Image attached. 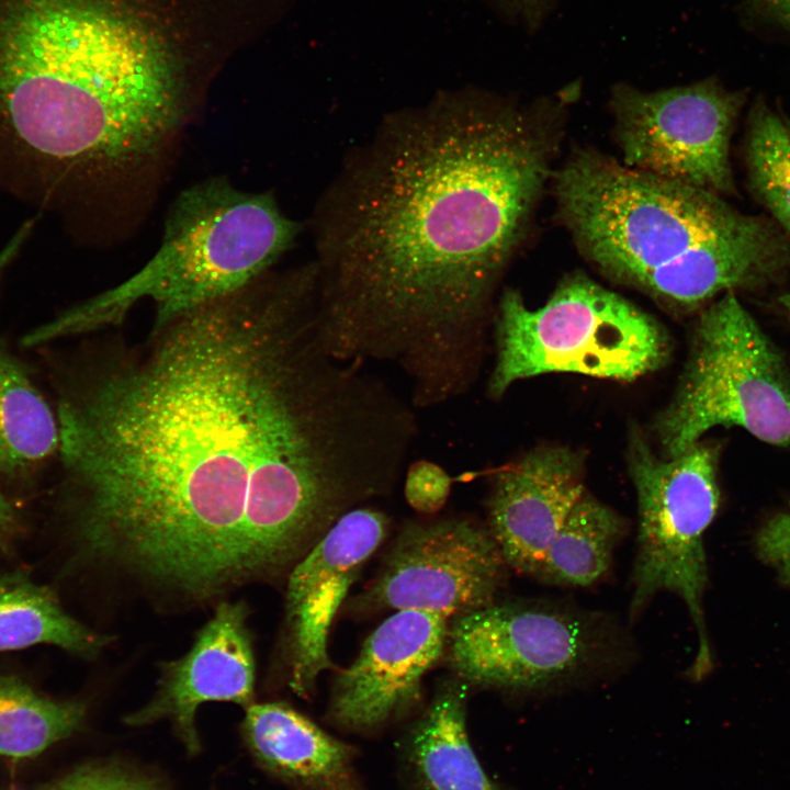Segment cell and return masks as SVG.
<instances>
[{
    "label": "cell",
    "instance_id": "cell-1",
    "mask_svg": "<svg viewBox=\"0 0 790 790\" xmlns=\"http://www.w3.org/2000/svg\"><path fill=\"white\" fill-rule=\"evenodd\" d=\"M57 419L77 554L184 605L291 571L393 492L418 435L406 397L330 353L287 278L154 327Z\"/></svg>",
    "mask_w": 790,
    "mask_h": 790
},
{
    "label": "cell",
    "instance_id": "cell-2",
    "mask_svg": "<svg viewBox=\"0 0 790 790\" xmlns=\"http://www.w3.org/2000/svg\"><path fill=\"white\" fill-rule=\"evenodd\" d=\"M555 143L534 113L482 97L390 116L320 213L316 301L330 353L398 369L416 409L464 396Z\"/></svg>",
    "mask_w": 790,
    "mask_h": 790
},
{
    "label": "cell",
    "instance_id": "cell-3",
    "mask_svg": "<svg viewBox=\"0 0 790 790\" xmlns=\"http://www.w3.org/2000/svg\"><path fill=\"white\" fill-rule=\"evenodd\" d=\"M0 114L61 165L150 155L183 115L165 55L100 0H0Z\"/></svg>",
    "mask_w": 790,
    "mask_h": 790
},
{
    "label": "cell",
    "instance_id": "cell-4",
    "mask_svg": "<svg viewBox=\"0 0 790 790\" xmlns=\"http://www.w3.org/2000/svg\"><path fill=\"white\" fill-rule=\"evenodd\" d=\"M555 195L592 264L677 309L758 286L785 263V244L764 221L594 150H577L555 173Z\"/></svg>",
    "mask_w": 790,
    "mask_h": 790
},
{
    "label": "cell",
    "instance_id": "cell-5",
    "mask_svg": "<svg viewBox=\"0 0 790 790\" xmlns=\"http://www.w3.org/2000/svg\"><path fill=\"white\" fill-rule=\"evenodd\" d=\"M298 225L270 194L222 180L185 190L166 222L159 249L135 274L34 329L41 345L121 320L138 302L156 308L154 327L251 284L285 252Z\"/></svg>",
    "mask_w": 790,
    "mask_h": 790
},
{
    "label": "cell",
    "instance_id": "cell-6",
    "mask_svg": "<svg viewBox=\"0 0 790 790\" xmlns=\"http://www.w3.org/2000/svg\"><path fill=\"white\" fill-rule=\"evenodd\" d=\"M494 326L492 398L519 380L552 372L633 381L663 366L669 354L668 337L652 316L578 273L537 309L506 290Z\"/></svg>",
    "mask_w": 790,
    "mask_h": 790
},
{
    "label": "cell",
    "instance_id": "cell-7",
    "mask_svg": "<svg viewBox=\"0 0 790 790\" xmlns=\"http://www.w3.org/2000/svg\"><path fill=\"white\" fill-rule=\"evenodd\" d=\"M714 427L790 447V372L734 292L696 323L676 393L655 424L663 456L682 453Z\"/></svg>",
    "mask_w": 790,
    "mask_h": 790
},
{
    "label": "cell",
    "instance_id": "cell-8",
    "mask_svg": "<svg viewBox=\"0 0 790 790\" xmlns=\"http://www.w3.org/2000/svg\"><path fill=\"white\" fill-rule=\"evenodd\" d=\"M628 459L639 521L630 613H640L662 591L680 597L698 639L691 676L701 678L711 668L703 611L708 583L703 538L720 501L716 449L698 441L676 456L658 458L633 431Z\"/></svg>",
    "mask_w": 790,
    "mask_h": 790
},
{
    "label": "cell",
    "instance_id": "cell-9",
    "mask_svg": "<svg viewBox=\"0 0 790 790\" xmlns=\"http://www.w3.org/2000/svg\"><path fill=\"white\" fill-rule=\"evenodd\" d=\"M596 616L546 602H494L450 620L444 655L464 684L533 692L588 676L612 658Z\"/></svg>",
    "mask_w": 790,
    "mask_h": 790
},
{
    "label": "cell",
    "instance_id": "cell-10",
    "mask_svg": "<svg viewBox=\"0 0 790 790\" xmlns=\"http://www.w3.org/2000/svg\"><path fill=\"white\" fill-rule=\"evenodd\" d=\"M611 103L624 166L719 195L732 192L737 97L703 81L652 92L621 86Z\"/></svg>",
    "mask_w": 790,
    "mask_h": 790
},
{
    "label": "cell",
    "instance_id": "cell-11",
    "mask_svg": "<svg viewBox=\"0 0 790 790\" xmlns=\"http://www.w3.org/2000/svg\"><path fill=\"white\" fill-rule=\"evenodd\" d=\"M506 567L487 527L473 519L411 521L353 608L361 613L420 610L452 620L496 602Z\"/></svg>",
    "mask_w": 790,
    "mask_h": 790
},
{
    "label": "cell",
    "instance_id": "cell-12",
    "mask_svg": "<svg viewBox=\"0 0 790 790\" xmlns=\"http://www.w3.org/2000/svg\"><path fill=\"white\" fill-rule=\"evenodd\" d=\"M388 531L387 516L359 506L346 512L292 567L285 602L290 687L309 697L332 667L328 636L332 621L365 562Z\"/></svg>",
    "mask_w": 790,
    "mask_h": 790
},
{
    "label": "cell",
    "instance_id": "cell-13",
    "mask_svg": "<svg viewBox=\"0 0 790 790\" xmlns=\"http://www.w3.org/2000/svg\"><path fill=\"white\" fill-rule=\"evenodd\" d=\"M449 624L435 612L394 611L335 678L328 719L368 733L408 714L421 700L425 675L444 656Z\"/></svg>",
    "mask_w": 790,
    "mask_h": 790
},
{
    "label": "cell",
    "instance_id": "cell-14",
    "mask_svg": "<svg viewBox=\"0 0 790 790\" xmlns=\"http://www.w3.org/2000/svg\"><path fill=\"white\" fill-rule=\"evenodd\" d=\"M246 606L221 602L181 658L166 663L155 696L125 718L132 726L169 720L190 754L200 751L198 708L212 701L253 704L255 658Z\"/></svg>",
    "mask_w": 790,
    "mask_h": 790
},
{
    "label": "cell",
    "instance_id": "cell-15",
    "mask_svg": "<svg viewBox=\"0 0 790 790\" xmlns=\"http://www.w3.org/2000/svg\"><path fill=\"white\" fill-rule=\"evenodd\" d=\"M586 492L583 463L564 448L535 450L495 471L486 501L487 529L507 566L534 577Z\"/></svg>",
    "mask_w": 790,
    "mask_h": 790
},
{
    "label": "cell",
    "instance_id": "cell-16",
    "mask_svg": "<svg viewBox=\"0 0 790 790\" xmlns=\"http://www.w3.org/2000/svg\"><path fill=\"white\" fill-rule=\"evenodd\" d=\"M245 711L242 737L262 770L298 790H365L351 745L285 703Z\"/></svg>",
    "mask_w": 790,
    "mask_h": 790
},
{
    "label": "cell",
    "instance_id": "cell-17",
    "mask_svg": "<svg viewBox=\"0 0 790 790\" xmlns=\"http://www.w3.org/2000/svg\"><path fill=\"white\" fill-rule=\"evenodd\" d=\"M467 687L458 678L448 681L402 736L397 757L406 790H505L470 743Z\"/></svg>",
    "mask_w": 790,
    "mask_h": 790
},
{
    "label": "cell",
    "instance_id": "cell-18",
    "mask_svg": "<svg viewBox=\"0 0 790 790\" xmlns=\"http://www.w3.org/2000/svg\"><path fill=\"white\" fill-rule=\"evenodd\" d=\"M105 642L72 618L54 591L27 573L0 572V652L48 644L90 656Z\"/></svg>",
    "mask_w": 790,
    "mask_h": 790
},
{
    "label": "cell",
    "instance_id": "cell-19",
    "mask_svg": "<svg viewBox=\"0 0 790 790\" xmlns=\"http://www.w3.org/2000/svg\"><path fill=\"white\" fill-rule=\"evenodd\" d=\"M625 530V520L587 490L553 538L534 577L555 586L595 584L609 571Z\"/></svg>",
    "mask_w": 790,
    "mask_h": 790
},
{
    "label": "cell",
    "instance_id": "cell-20",
    "mask_svg": "<svg viewBox=\"0 0 790 790\" xmlns=\"http://www.w3.org/2000/svg\"><path fill=\"white\" fill-rule=\"evenodd\" d=\"M58 448L50 407L21 364L0 349V471L23 474Z\"/></svg>",
    "mask_w": 790,
    "mask_h": 790
},
{
    "label": "cell",
    "instance_id": "cell-21",
    "mask_svg": "<svg viewBox=\"0 0 790 790\" xmlns=\"http://www.w3.org/2000/svg\"><path fill=\"white\" fill-rule=\"evenodd\" d=\"M86 704L56 700L37 692L23 679L0 675V755L35 757L77 732Z\"/></svg>",
    "mask_w": 790,
    "mask_h": 790
},
{
    "label": "cell",
    "instance_id": "cell-22",
    "mask_svg": "<svg viewBox=\"0 0 790 790\" xmlns=\"http://www.w3.org/2000/svg\"><path fill=\"white\" fill-rule=\"evenodd\" d=\"M747 167L755 192L790 235V129L765 106L752 119Z\"/></svg>",
    "mask_w": 790,
    "mask_h": 790
},
{
    "label": "cell",
    "instance_id": "cell-23",
    "mask_svg": "<svg viewBox=\"0 0 790 790\" xmlns=\"http://www.w3.org/2000/svg\"><path fill=\"white\" fill-rule=\"evenodd\" d=\"M48 790H169L158 777L131 765L101 761L77 767Z\"/></svg>",
    "mask_w": 790,
    "mask_h": 790
},
{
    "label": "cell",
    "instance_id": "cell-24",
    "mask_svg": "<svg viewBox=\"0 0 790 790\" xmlns=\"http://www.w3.org/2000/svg\"><path fill=\"white\" fill-rule=\"evenodd\" d=\"M452 483V477L441 465L417 460L405 471L404 495L415 511L432 516L447 504Z\"/></svg>",
    "mask_w": 790,
    "mask_h": 790
},
{
    "label": "cell",
    "instance_id": "cell-25",
    "mask_svg": "<svg viewBox=\"0 0 790 790\" xmlns=\"http://www.w3.org/2000/svg\"><path fill=\"white\" fill-rule=\"evenodd\" d=\"M757 549L763 560L790 583V505L764 524Z\"/></svg>",
    "mask_w": 790,
    "mask_h": 790
},
{
    "label": "cell",
    "instance_id": "cell-26",
    "mask_svg": "<svg viewBox=\"0 0 790 790\" xmlns=\"http://www.w3.org/2000/svg\"><path fill=\"white\" fill-rule=\"evenodd\" d=\"M21 531L20 518L0 484V555L8 554Z\"/></svg>",
    "mask_w": 790,
    "mask_h": 790
},
{
    "label": "cell",
    "instance_id": "cell-27",
    "mask_svg": "<svg viewBox=\"0 0 790 790\" xmlns=\"http://www.w3.org/2000/svg\"><path fill=\"white\" fill-rule=\"evenodd\" d=\"M30 228H31V224L26 223L23 227H21V229L13 236V238L9 241V244L0 252V275L2 274V272L7 268V266L11 262V260L18 253V250L20 249L21 245L23 244L24 239L26 238V236L30 232Z\"/></svg>",
    "mask_w": 790,
    "mask_h": 790
},
{
    "label": "cell",
    "instance_id": "cell-28",
    "mask_svg": "<svg viewBox=\"0 0 790 790\" xmlns=\"http://www.w3.org/2000/svg\"><path fill=\"white\" fill-rule=\"evenodd\" d=\"M765 5L770 12L781 20L783 23L790 25V0H763Z\"/></svg>",
    "mask_w": 790,
    "mask_h": 790
},
{
    "label": "cell",
    "instance_id": "cell-29",
    "mask_svg": "<svg viewBox=\"0 0 790 790\" xmlns=\"http://www.w3.org/2000/svg\"><path fill=\"white\" fill-rule=\"evenodd\" d=\"M780 302L783 305L790 319V291L780 297Z\"/></svg>",
    "mask_w": 790,
    "mask_h": 790
},
{
    "label": "cell",
    "instance_id": "cell-30",
    "mask_svg": "<svg viewBox=\"0 0 790 790\" xmlns=\"http://www.w3.org/2000/svg\"><path fill=\"white\" fill-rule=\"evenodd\" d=\"M788 127H789V129H790V123L788 124Z\"/></svg>",
    "mask_w": 790,
    "mask_h": 790
}]
</instances>
